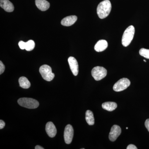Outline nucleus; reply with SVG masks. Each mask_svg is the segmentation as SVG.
<instances>
[{
	"label": "nucleus",
	"instance_id": "obj_6",
	"mask_svg": "<svg viewBox=\"0 0 149 149\" xmlns=\"http://www.w3.org/2000/svg\"><path fill=\"white\" fill-rule=\"evenodd\" d=\"M130 82L128 78H123L117 81L113 85V90L116 92L124 91L130 86Z\"/></svg>",
	"mask_w": 149,
	"mask_h": 149
},
{
	"label": "nucleus",
	"instance_id": "obj_25",
	"mask_svg": "<svg viewBox=\"0 0 149 149\" xmlns=\"http://www.w3.org/2000/svg\"><path fill=\"white\" fill-rule=\"evenodd\" d=\"M35 149H44V148L40 146H37L35 147Z\"/></svg>",
	"mask_w": 149,
	"mask_h": 149
},
{
	"label": "nucleus",
	"instance_id": "obj_1",
	"mask_svg": "<svg viewBox=\"0 0 149 149\" xmlns=\"http://www.w3.org/2000/svg\"><path fill=\"white\" fill-rule=\"evenodd\" d=\"M111 4L109 0H104L99 3L97 7V14L100 18L104 19L109 15L111 10Z\"/></svg>",
	"mask_w": 149,
	"mask_h": 149
},
{
	"label": "nucleus",
	"instance_id": "obj_3",
	"mask_svg": "<svg viewBox=\"0 0 149 149\" xmlns=\"http://www.w3.org/2000/svg\"><path fill=\"white\" fill-rule=\"evenodd\" d=\"M17 102L19 105L29 109H34L38 107L39 102L35 99L23 97L19 99Z\"/></svg>",
	"mask_w": 149,
	"mask_h": 149
},
{
	"label": "nucleus",
	"instance_id": "obj_13",
	"mask_svg": "<svg viewBox=\"0 0 149 149\" xmlns=\"http://www.w3.org/2000/svg\"><path fill=\"white\" fill-rule=\"evenodd\" d=\"M35 4L40 10L45 11L49 8L50 3L46 0H35Z\"/></svg>",
	"mask_w": 149,
	"mask_h": 149
},
{
	"label": "nucleus",
	"instance_id": "obj_19",
	"mask_svg": "<svg viewBox=\"0 0 149 149\" xmlns=\"http://www.w3.org/2000/svg\"><path fill=\"white\" fill-rule=\"evenodd\" d=\"M139 54L140 55L149 59V49L142 48L139 51Z\"/></svg>",
	"mask_w": 149,
	"mask_h": 149
},
{
	"label": "nucleus",
	"instance_id": "obj_5",
	"mask_svg": "<svg viewBox=\"0 0 149 149\" xmlns=\"http://www.w3.org/2000/svg\"><path fill=\"white\" fill-rule=\"evenodd\" d=\"M92 76L96 81H99L106 76L107 70L103 67L96 66L92 70Z\"/></svg>",
	"mask_w": 149,
	"mask_h": 149
},
{
	"label": "nucleus",
	"instance_id": "obj_20",
	"mask_svg": "<svg viewBox=\"0 0 149 149\" xmlns=\"http://www.w3.org/2000/svg\"><path fill=\"white\" fill-rule=\"evenodd\" d=\"M5 69V66L3 64L2 62L0 61V74H2L4 71Z\"/></svg>",
	"mask_w": 149,
	"mask_h": 149
},
{
	"label": "nucleus",
	"instance_id": "obj_27",
	"mask_svg": "<svg viewBox=\"0 0 149 149\" xmlns=\"http://www.w3.org/2000/svg\"><path fill=\"white\" fill-rule=\"evenodd\" d=\"M126 129H128V127H126Z\"/></svg>",
	"mask_w": 149,
	"mask_h": 149
},
{
	"label": "nucleus",
	"instance_id": "obj_12",
	"mask_svg": "<svg viewBox=\"0 0 149 149\" xmlns=\"http://www.w3.org/2000/svg\"><path fill=\"white\" fill-rule=\"evenodd\" d=\"M77 19L75 15H71L64 17L61 21L62 25L64 26H70L74 24Z\"/></svg>",
	"mask_w": 149,
	"mask_h": 149
},
{
	"label": "nucleus",
	"instance_id": "obj_15",
	"mask_svg": "<svg viewBox=\"0 0 149 149\" xmlns=\"http://www.w3.org/2000/svg\"><path fill=\"white\" fill-rule=\"evenodd\" d=\"M102 107L103 109L106 110L112 111L117 108V104L114 102H106L102 104Z\"/></svg>",
	"mask_w": 149,
	"mask_h": 149
},
{
	"label": "nucleus",
	"instance_id": "obj_14",
	"mask_svg": "<svg viewBox=\"0 0 149 149\" xmlns=\"http://www.w3.org/2000/svg\"><path fill=\"white\" fill-rule=\"evenodd\" d=\"M108 46L107 42L105 40H100L96 43L95 46V50L97 52H102L106 49Z\"/></svg>",
	"mask_w": 149,
	"mask_h": 149
},
{
	"label": "nucleus",
	"instance_id": "obj_11",
	"mask_svg": "<svg viewBox=\"0 0 149 149\" xmlns=\"http://www.w3.org/2000/svg\"><path fill=\"white\" fill-rule=\"evenodd\" d=\"M46 131L48 136L51 138L54 137L57 133L56 128L52 122H49L47 123L46 125Z\"/></svg>",
	"mask_w": 149,
	"mask_h": 149
},
{
	"label": "nucleus",
	"instance_id": "obj_23",
	"mask_svg": "<svg viewBox=\"0 0 149 149\" xmlns=\"http://www.w3.org/2000/svg\"><path fill=\"white\" fill-rule=\"evenodd\" d=\"M127 149H137V148L133 144H130L127 147Z\"/></svg>",
	"mask_w": 149,
	"mask_h": 149
},
{
	"label": "nucleus",
	"instance_id": "obj_26",
	"mask_svg": "<svg viewBox=\"0 0 149 149\" xmlns=\"http://www.w3.org/2000/svg\"><path fill=\"white\" fill-rule=\"evenodd\" d=\"M144 61L145 62H146V60H144Z\"/></svg>",
	"mask_w": 149,
	"mask_h": 149
},
{
	"label": "nucleus",
	"instance_id": "obj_24",
	"mask_svg": "<svg viewBox=\"0 0 149 149\" xmlns=\"http://www.w3.org/2000/svg\"><path fill=\"white\" fill-rule=\"evenodd\" d=\"M145 126L149 132V118L146 120L145 123Z\"/></svg>",
	"mask_w": 149,
	"mask_h": 149
},
{
	"label": "nucleus",
	"instance_id": "obj_21",
	"mask_svg": "<svg viewBox=\"0 0 149 149\" xmlns=\"http://www.w3.org/2000/svg\"><path fill=\"white\" fill-rule=\"evenodd\" d=\"M18 45L21 49H24L25 48V42L22 41H20L18 43Z\"/></svg>",
	"mask_w": 149,
	"mask_h": 149
},
{
	"label": "nucleus",
	"instance_id": "obj_10",
	"mask_svg": "<svg viewBox=\"0 0 149 149\" xmlns=\"http://www.w3.org/2000/svg\"><path fill=\"white\" fill-rule=\"evenodd\" d=\"M0 6L7 12H12L14 10L13 4L9 0H0Z\"/></svg>",
	"mask_w": 149,
	"mask_h": 149
},
{
	"label": "nucleus",
	"instance_id": "obj_4",
	"mask_svg": "<svg viewBox=\"0 0 149 149\" xmlns=\"http://www.w3.org/2000/svg\"><path fill=\"white\" fill-rule=\"evenodd\" d=\"M40 72L43 79L47 81H52L55 77L50 66L47 65H44L40 67Z\"/></svg>",
	"mask_w": 149,
	"mask_h": 149
},
{
	"label": "nucleus",
	"instance_id": "obj_9",
	"mask_svg": "<svg viewBox=\"0 0 149 149\" xmlns=\"http://www.w3.org/2000/svg\"><path fill=\"white\" fill-rule=\"evenodd\" d=\"M68 62L72 73L74 76H77L79 71L78 64L77 60L73 57L70 56L68 58Z\"/></svg>",
	"mask_w": 149,
	"mask_h": 149
},
{
	"label": "nucleus",
	"instance_id": "obj_16",
	"mask_svg": "<svg viewBox=\"0 0 149 149\" xmlns=\"http://www.w3.org/2000/svg\"><path fill=\"white\" fill-rule=\"evenodd\" d=\"M85 119L89 125H93L95 123V118L93 112L87 110L85 113Z\"/></svg>",
	"mask_w": 149,
	"mask_h": 149
},
{
	"label": "nucleus",
	"instance_id": "obj_18",
	"mask_svg": "<svg viewBox=\"0 0 149 149\" xmlns=\"http://www.w3.org/2000/svg\"><path fill=\"white\" fill-rule=\"evenodd\" d=\"M35 42L32 40H29L27 42H25V49L27 51H32L35 48Z\"/></svg>",
	"mask_w": 149,
	"mask_h": 149
},
{
	"label": "nucleus",
	"instance_id": "obj_7",
	"mask_svg": "<svg viewBox=\"0 0 149 149\" xmlns=\"http://www.w3.org/2000/svg\"><path fill=\"white\" fill-rule=\"evenodd\" d=\"M73 134L74 130L72 125L70 124L67 125L64 132V140L67 144H70L72 142Z\"/></svg>",
	"mask_w": 149,
	"mask_h": 149
},
{
	"label": "nucleus",
	"instance_id": "obj_2",
	"mask_svg": "<svg viewBox=\"0 0 149 149\" xmlns=\"http://www.w3.org/2000/svg\"><path fill=\"white\" fill-rule=\"evenodd\" d=\"M135 32V27L133 25L126 28L122 36V44L123 47H126L130 45L134 37Z\"/></svg>",
	"mask_w": 149,
	"mask_h": 149
},
{
	"label": "nucleus",
	"instance_id": "obj_8",
	"mask_svg": "<svg viewBox=\"0 0 149 149\" xmlns=\"http://www.w3.org/2000/svg\"><path fill=\"white\" fill-rule=\"evenodd\" d=\"M121 133V129L120 126L114 125L111 127L109 134V139L111 141L113 142L117 139Z\"/></svg>",
	"mask_w": 149,
	"mask_h": 149
},
{
	"label": "nucleus",
	"instance_id": "obj_17",
	"mask_svg": "<svg viewBox=\"0 0 149 149\" xmlns=\"http://www.w3.org/2000/svg\"><path fill=\"white\" fill-rule=\"evenodd\" d=\"M19 86L24 89H28L31 86L29 80L25 77H21L19 79Z\"/></svg>",
	"mask_w": 149,
	"mask_h": 149
},
{
	"label": "nucleus",
	"instance_id": "obj_22",
	"mask_svg": "<svg viewBox=\"0 0 149 149\" xmlns=\"http://www.w3.org/2000/svg\"><path fill=\"white\" fill-rule=\"evenodd\" d=\"M5 126V123L4 122L3 120H0V129H3Z\"/></svg>",
	"mask_w": 149,
	"mask_h": 149
}]
</instances>
